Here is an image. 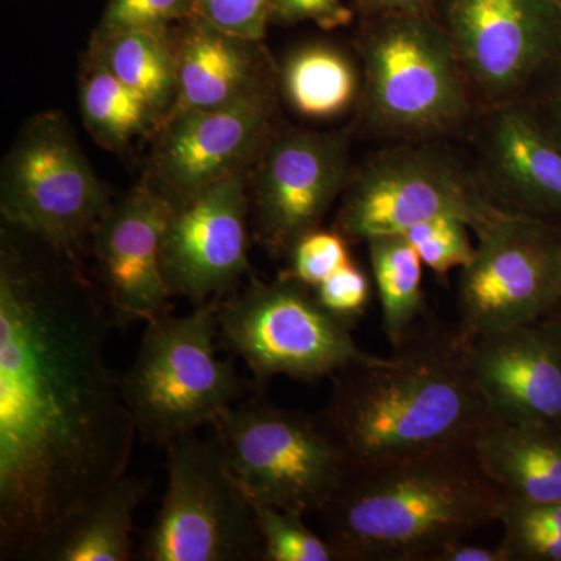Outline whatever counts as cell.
Instances as JSON below:
<instances>
[{"label": "cell", "mask_w": 561, "mask_h": 561, "mask_svg": "<svg viewBox=\"0 0 561 561\" xmlns=\"http://www.w3.org/2000/svg\"><path fill=\"white\" fill-rule=\"evenodd\" d=\"M476 382L494 420L561 424V317L471 339Z\"/></svg>", "instance_id": "ac0fdd59"}, {"label": "cell", "mask_w": 561, "mask_h": 561, "mask_svg": "<svg viewBox=\"0 0 561 561\" xmlns=\"http://www.w3.org/2000/svg\"><path fill=\"white\" fill-rule=\"evenodd\" d=\"M350 242L337 230H321L317 228L302 236L287 254L289 267L283 275L297 279L305 286H319L332 273L337 272L351 260Z\"/></svg>", "instance_id": "f1b7e54d"}, {"label": "cell", "mask_w": 561, "mask_h": 561, "mask_svg": "<svg viewBox=\"0 0 561 561\" xmlns=\"http://www.w3.org/2000/svg\"><path fill=\"white\" fill-rule=\"evenodd\" d=\"M553 313H557V316H560V317H561V302H560L559 308H557V311H556V312H553Z\"/></svg>", "instance_id": "8d00e7d4"}, {"label": "cell", "mask_w": 561, "mask_h": 561, "mask_svg": "<svg viewBox=\"0 0 561 561\" xmlns=\"http://www.w3.org/2000/svg\"><path fill=\"white\" fill-rule=\"evenodd\" d=\"M470 128L471 171L485 201L561 230V140L522 99L478 111Z\"/></svg>", "instance_id": "2e32d148"}, {"label": "cell", "mask_w": 561, "mask_h": 561, "mask_svg": "<svg viewBox=\"0 0 561 561\" xmlns=\"http://www.w3.org/2000/svg\"><path fill=\"white\" fill-rule=\"evenodd\" d=\"M471 448L505 500L561 501V424L493 420L476 434Z\"/></svg>", "instance_id": "ffe728a7"}, {"label": "cell", "mask_w": 561, "mask_h": 561, "mask_svg": "<svg viewBox=\"0 0 561 561\" xmlns=\"http://www.w3.org/2000/svg\"><path fill=\"white\" fill-rule=\"evenodd\" d=\"M435 0H356L360 16L390 13V11L431 10Z\"/></svg>", "instance_id": "d590c367"}, {"label": "cell", "mask_w": 561, "mask_h": 561, "mask_svg": "<svg viewBox=\"0 0 561 561\" xmlns=\"http://www.w3.org/2000/svg\"><path fill=\"white\" fill-rule=\"evenodd\" d=\"M522 101L561 140V55L535 77Z\"/></svg>", "instance_id": "836d02e7"}, {"label": "cell", "mask_w": 561, "mask_h": 561, "mask_svg": "<svg viewBox=\"0 0 561 561\" xmlns=\"http://www.w3.org/2000/svg\"><path fill=\"white\" fill-rule=\"evenodd\" d=\"M504 501L465 445L348 472L319 513L337 561H432Z\"/></svg>", "instance_id": "3957f363"}, {"label": "cell", "mask_w": 561, "mask_h": 561, "mask_svg": "<svg viewBox=\"0 0 561 561\" xmlns=\"http://www.w3.org/2000/svg\"><path fill=\"white\" fill-rule=\"evenodd\" d=\"M497 522L508 561H561V501L505 500Z\"/></svg>", "instance_id": "484cf974"}, {"label": "cell", "mask_w": 561, "mask_h": 561, "mask_svg": "<svg viewBox=\"0 0 561 561\" xmlns=\"http://www.w3.org/2000/svg\"><path fill=\"white\" fill-rule=\"evenodd\" d=\"M228 467L253 504L305 516L345 479V461L319 415L287 411L256 389L210 424Z\"/></svg>", "instance_id": "52a82bcc"}, {"label": "cell", "mask_w": 561, "mask_h": 561, "mask_svg": "<svg viewBox=\"0 0 561 561\" xmlns=\"http://www.w3.org/2000/svg\"><path fill=\"white\" fill-rule=\"evenodd\" d=\"M474 234V254L457 283V327L463 334L479 339L557 311L560 228L497 210Z\"/></svg>", "instance_id": "8fae6325"}, {"label": "cell", "mask_w": 561, "mask_h": 561, "mask_svg": "<svg viewBox=\"0 0 561 561\" xmlns=\"http://www.w3.org/2000/svg\"><path fill=\"white\" fill-rule=\"evenodd\" d=\"M353 18L345 0H276L272 24L313 22L324 31H334L348 25Z\"/></svg>", "instance_id": "d6a6232c"}, {"label": "cell", "mask_w": 561, "mask_h": 561, "mask_svg": "<svg viewBox=\"0 0 561 561\" xmlns=\"http://www.w3.org/2000/svg\"><path fill=\"white\" fill-rule=\"evenodd\" d=\"M312 290L321 306L354 328L370 305V279L354 261L332 273Z\"/></svg>", "instance_id": "1f68e13d"}, {"label": "cell", "mask_w": 561, "mask_h": 561, "mask_svg": "<svg viewBox=\"0 0 561 561\" xmlns=\"http://www.w3.org/2000/svg\"><path fill=\"white\" fill-rule=\"evenodd\" d=\"M88 55L147 99L164 122L168 119L179 91L173 27L92 36Z\"/></svg>", "instance_id": "603a6c76"}, {"label": "cell", "mask_w": 561, "mask_h": 561, "mask_svg": "<svg viewBox=\"0 0 561 561\" xmlns=\"http://www.w3.org/2000/svg\"><path fill=\"white\" fill-rule=\"evenodd\" d=\"M557 2H559V3H560V7H561V0H557Z\"/></svg>", "instance_id": "74e56055"}, {"label": "cell", "mask_w": 561, "mask_h": 561, "mask_svg": "<svg viewBox=\"0 0 561 561\" xmlns=\"http://www.w3.org/2000/svg\"><path fill=\"white\" fill-rule=\"evenodd\" d=\"M497 210L483 197L471 165L451 151L400 142L353 169L334 228L350 243L404 234L438 217H456L478 232Z\"/></svg>", "instance_id": "30bf717a"}, {"label": "cell", "mask_w": 561, "mask_h": 561, "mask_svg": "<svg viewBox=\"0 0 561 561\" xmlns=\"http://www.w3.org/2000/svg\"><path fill=\"white\" fill-rule=\"evenodd\" d=\"M149 490V479L125 472L41 542L28 560H133L135 515Z\"/></svg>", "instance_id": "44dd1931"}, {"label": "cell", "mask_w": 561, "mask_h": 561, "mask_svg": "<svg viewBox=\"0 0 561 561\" xmlns=\"http://www.w3.org/2000/svg\"><path fill=\"white\" fill-rule=\"evenodd\" d=\"M470 345L459 327L424 321L391 356L351 365L332 378L319 419L346 474L471 445L494 416L476 382Z\"/></svg>", "instance_id": "7a4b0ae2"}, {"label": "cell", "mask_w": 561, "mask_h": 561, "mask_svg": "<svg viewBox=\"0 0 561 561\" xmlns=\"http://www.w3.org/2000/svg\"><path fill=\"white\" fill-rule=\"evenodd\" d=\"M194 3L195 14L221 31L264 41L276 0H194Z\"/></svg>", "instance_id": "4dcf8cb0"}, {"label": "cell", "mask_w": 561, "mask_h": 561, "mask_svg": "<svg viewBox=\"0 0 561 561\" xmlns=\"http://www.w3.org/2000/svg\"><path fill=\"white\" fill-rule=\"evenodd\" d=\"M432 561H508L504 549L500 546L489 548V546L470 545L463 540L451 542L435 553Z\"/></svg>", "instance_id": "e575fe53"}, {"label": "cell", "mask_w": 561, "mask_h": 561, "mask_svg": "<svg viewBox=\"0 0 561 561\" xmlns=\"http://www.w3.org/2000/svg\"><path fill=\"white\" fill-rule=\"evenodd\" d=\"M348 131L272 133L249 183L251 221L273 256H287L321 221L348 184Z\"/></svg>", "instance_id": "4fadbf2b"}, {"label": "cell", "mask_w": 561, "mask_h": 561, "mask_svg": "<svg viewBox=\"0 0 561 561\" xmlns=\"http://www.w3.org/2000/svg\"><path fill=\"white\" fill-rule=\"evenodd\" d=\"M365 243L381 301L383 334L397 348L423 319L424 264L402 234L378 236Z\"/></svg>", "instance_id": "d4e9b609"}, {"label": "cell", "mask_w": 561, "mask_h": 561, "mask_svg": "<svg viewBox=\"0 0 561 561\" xmlns=\"http://www.w3.org/2000/svg\"><path fill=\"white\" fill-rule=\"evenodd\" d=\"M195 14L194 0H108L92 36L171 28Z\"/></svg>", "instance_id": "f546056e"}, {"label": "cell", "mask_w": 561, "mask_h": 561, "mask_svg": "<svg viewBox=\"0 0 561 561\" xmlns=\"http://www.w3.org/2000/svg\"><path fill=\"white\" fill-rule=\"evenodd\" d=\"M359 116L400 142H432L470 128L478 108L451 39L431 10L362 16Z\"/></svg>", "instance_id": "277c9868"}, {"label": "cell", "mask_w": 561, "mask_h": 561, "mask_svg": "<svg viewBox=\"0 0 561 561\" xmlns=\"http://www.w3.org/2000/svg\"><path fill=\"white\" fill-rule=\"evenodd\" d=\"M80 111L92 138L113 151L157 135L164 124V117L147 99L90 55L80 77Z\"/></svg>", "instance_id": "cb8c5ba5"}, {"label": "cell", "mask_w": 561, "mask_h": 561, "mask_svg": "<svg viewBox=\"0 0 561 561\" xmlns=\"http://www.w3.org/2000/svg\"><path fill=\"white\" fill-rule=\"evenodd\" d=\"M111 205L62 114H38L22 128L2 165L7 225L80 261Z\"/></svg>", "instance_id": "ba28073f"}, {"label": "cell", "mask_w": 561, "mask_h": 561, "mask_svg": "<svg viewBox=\"0 0 561 561\" xmlns=\"http://www.w3.org/2000/svg\"><path fill=\"white\" fill-rule=\"evenodd\" d=\"M250 173L228 176L172 210L162 239V273L171 294L195 308L225 300L251 275Z\"/></svg>", "instance_id": "9a60e30c"}, {"label": "cell", "mask_w": 561, "mask_h": 561, "mask_svg": "<svg viewBox=\"0 0 561 561\" xmlns=\"http://www.w3.org/2000/svg\"><path fill=\"white\" fill-rule=\"evenodd\" d=\"M219 343L241 357L256 389L276 376L301 382L334 378L376 354L360 350L353 324L328 311L311 287L280 275L249 283L217 305Z\"/></svg>", "instance_id": "8992f818"}, {"label": "cell", "mask_w": 561, "mask_h": 561, "mask_svg": "<svg viewBox=\"0 0 561 561\" xmlns=\"http://www.w3.org/2000/svg\"><path fill=\"white\" fill-rule=\"evenodd\" d=\"M470 225L456 217H438L404 232V238L419 253L424 267L446 276L454 268H463L471 261L476 245Z\"/></svg>", "instance_id": "83f0119b"}, {"label": "cell", "mask_w": 561, "mask_h": 561, "mask_svg": "<svg viewBox=\"0 0 561 561\" xmlns=\"http://www.w3.org/2000/svg\"><path fill=\"white\" fill-rule=\"evenodd\" d=\"M478 111L522 99L561 55L557 0H435Z\"/></svg>", "instance_id": "7c38bea8"}, {"label": "cell", "mask_w": 561, "mask_h": 561, "mask_svg": "<svg viewBox=\"0 0 561 561\" xmlns=\"http://www.w3.org/2000/svg\"><path fill=\"white\" fill-rule=\"evenodd\" d=\"M217 305L206 302L187 316L165 313L147 323L136 359L119 378L144 442L168 446L213 424L247 391L256 390L230 359L217 356Z\"/></svg>", "instance_id": "5b68a950"}, {"label": "cell", "mask_w": 561, "mask_h": 561, "mask_svg": "<svg viewBox=\"0 0 561 561\" xmlns=\"http://www.w3.org/2000/svg\"><path fill=\"white\" fill-rule=\"evenodd\" d=\"M172 208L140 186L113 202L91 238L105 301L116 327L165 316L172 297L161 265Z\"/></svg>", "instance_id": "e0dca14e"}, {"label": "cell", "mask_w": 561, "mask_h": 561, "mask_svg": "<svg viewBox=\"0 0 561 561\" xmlns=\"http://www.w3.org/2000/svg\"><path fill=\"white\" fill-rule=\"evenodd\" d=\"M106 302V301H105ZM80 261L0 242V560H28L127 472L135 419L105 359L116 327Z\"/></svg>", "instance_id": "6da1fadb"}, {"label": "cell", "mask_w": 561, "mask_h": 561, "mask_svg": "<svg viewBox=\"0 0 561 561\" xmlns=\"http://www.w3.org/2000/svg\"><path fill=\"white\" fill-rule=\"evenodd\" d=\"M173 33L179 91L171 114L225 108L276 90L278 72L262 41L221 31L198 14Z\"/></svg>", "instance_id": "d6986e66"}, {"label": "cell", "mask_w": 561, "mask_h": 561, "mask_svg": "<svg viewBox=\"0 0 561 561\" xmlns=\"http://www.w3.org/2000/svg\"><path fill=\"white\" fill-rule=\"evenodd\" d=\"M253 508L264 545L262 561H337L327 538L313 534L302 515L265 504Z\"/></svg>", "instance_id": "4316f807"}, {"label": "cell", "mask_w": 561, "mask_h": 561, "mask_svg": "<svg viewBox=\"0 0 561 561\" xmlns=\"http://www.w3.org/2000/svg\"><path fill=\"white\" fill-rule=\"evenodd\" d=\"M278 83L295 113L306 119L330 121L359 105L362 69L334 44L309 43L287 55Z\"/></svg>", "instance_id": "7402d4cb"}, {"label": "cell", "mask_w": 561, "mask_h": 561, "mask_svg": "<svg viewBox=\"0 0 561 561\" xmlns=\"http://www.w3.org/2000/svg\"><path fill=\"white\" fill-rule=\"evenodd\" d=\"M275 91L225 108L171 114L157 133L144 186L173 210L228 176L253 171L273 133Z\"/></svg>", "instance_id": "5bb4252c"}, {"label": "cell", "mask_w": 561, "mask_h": 561, "mask_svg": "<svg viewBox=\"0 0 561 561\" xmlns=\"http://www.w3.org/2000/svg\"><path fill=\"white\" fill-rule=\"evenodd\" d=\"M165 448L168 489L140 542V559L262 561L253 504L217 442L187 432Z\"/></svg>", "instance_id": "9c48e42d"}]
</instances>
